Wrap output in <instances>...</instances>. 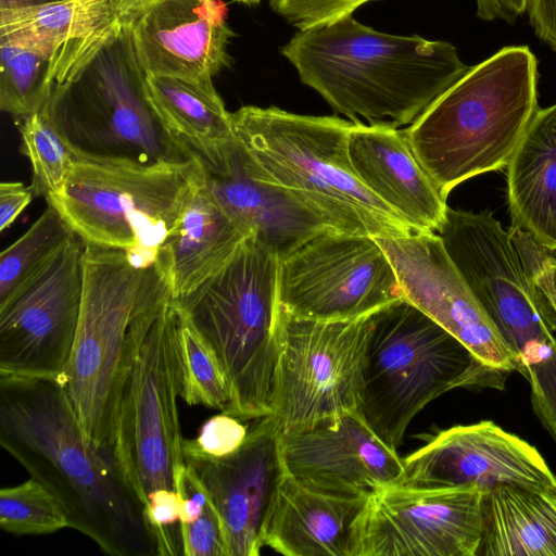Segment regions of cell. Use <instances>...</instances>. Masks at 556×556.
Listing matches in <instances>:
<instances>
[{
	"mask_svg": "<svg viewBox=\"0 0 556 556\" xmlns=\"http://www.w3.org/2000/svg\"><path fill=\"white\" fill-rule=\"evenodd\" d=\"M0 444L103 553L155 555L113 448L86 437L60 380L0 375Z\"/></svg>",
	"mask_w": 556,
	"mask_h": 556,
	"instance_id": "obj_1",
	"label": "cell"
},
{
	"mask_svg": "<svg viewBox=\"0 0 556 556\" xmlns=\"http://www.w3.org/2000/svg\"><path fill=\"white\" fill-rule=\"evenodd\" d=\"M280 53L352 122L414 123L468 70L447 41L382 33L348 15L298 30Z\"/></svg>",
	"mask_w": 556,
	"mask_h": 556,
	"instance_id": "obj_2",
	"label": "cell"
},
{
	"mask_svg": "<svg viewBox=\"0 0 556 556\" xmlns=\"http://www.w3.org/2000/svg\"><path fill=\"white\" fill-rule=\"evenodd\" d=\"M538 61L508 46L469 70L404 129L443 197L478 175L507 168L538 106Z\"/></svg>",
	"mask_w": 556,
	"mask_h": 556,
	"instance_id": "obj_3",
	"label": "cell"
},
{
	"mask_svg": "<svg viewBox=\"0 0 556 556\" xmlns=\"http://www.w3.org/2000/svg\"><path fill=\"white\" fill-rule=\"evenodd\" d=\"M231 123L262 178L326 216L339 231L375 238L417 232L354 174L348 153L353 122L244 105L231 113Z\"/></svg>",
	"mask_w": 556,
	"mask_h": 556,
	"instance_id": "obj_4",
	"label": "cell"
},
{
	"mask_svg": "<svg viewBox=\"0 0 556 556\" xmlns=\"http://www.w3.org/2000/svg\"><path fill=\"white\" fill-rule=\"evenodd\" d=\"M278 256L250 235L233 256L189 293L174 299L215 352L240 420L271 414L279 354Z\"/></svg>",
	"mask_w": 556,
	"mask_h": 556,
	"instance_id": "obj_5",
	"label": "cell"
},
{
	"mask_svg": "<svg viewBox=\"0 0 556 556\" xmlns=\"http://www.w3.org/2000/svg\"><path fill=\"white\" fill-rule=\"evenodd\" d=\"M363 371L362 417L397 450L415 416L455 388L503 390L510 372L481 362L406 299L371 315Z\"/></svg>",
	"mask_w": 556,
	"mask_h": 556,
	"instance_id": "obj_6",
	"label": "cell"
},
{
	"mask_svg": "<svg viewBox=\"0 0 556 556\" xmlns=\"http://www.w3.org/2000/svg\"><path fill=\"white\" fill-rule=\"evenodd\" d=\"M77 161L151 166L192 161L154 110L125 27L42 109Z\"/></svg>",
	"mask_w": 556,
	"mask_h": 556,
	"instance_id": "obj_7",
	"label": "cell"
},
{
	"mask_svg": "<svg viewBox=\"0 0 556 556\" xmlns=\"http://www.w3.org/2000/svg\"><path fill=\"white\" fill-rule=\"evenodd\" d=\"M177 397V311L167 293L132 325L116 401L113 450L143 506L155 490L176 491L186 469Z\"/></svg>",
	"mask_w": 556,
	"mask_h": 556,
	"instance_id": "obj_8",
	"label": "cell"
},
{
	"mask_svg": "<svg viewBox=\"0 0 556 556\" xmlns=\"http://www.w3.org/2000/svg\"><path fill=\"white\" fill-rule=\"evenodd\" d=\"M83 265L79 319L62 383L86 437L113 448L118 382L130 330L170 290L155 265L139 268L122 250L85 244Z\"/></svg>",
	"mask_w": 556,
	"mask_h": 556,
	"instance_id": "obj_9",
	"label": "cell"
},
{
	"mask_svg": "<svg viewBox=\"0 0 556 556\" xmlns=\"http://www.w3.org/2000/svg\"><path fill=\"white\" fill-rule=\"evenodd\" d=\"M200 178L194 160L151 166L76 161L46 200L85 244L122 250L146 269L155 265Z\"/></svg>",
	"mask_w": 556,
	"mask_h": 556,
	"instance_id": "obj_10",
	"label": "cell"
},
{
	"mask_svg": "<svg viewBox=\"0 0 556 556\" xmlns=\"http://www.w3.org/2000/svg\"><path fill=\"white\" fill-rule=\"evenodd\" d=\"M372 314L323 321L294 318L280 308L270 416L281 434L346 414L362 416L363 371Z\"/></svg>",
	"mask_w": 556,
	"mask_h": 556,
	"instance_id": "obj_11",
	"label": "cell"
},
{
	"mask_svg": "<svg viewBox=\"0 0 556 556\" xmlns=\"http://www.w3.org/2000/svg\"><path fill=\"white\" fill-rule=\"evenodd\" d=\"M277 295L287 315L323 321L357 319L404 298L375 237L331 229L279 260Z\"/></svg>",
	"mask_w": 556,
	"mask_h": 556,
	"instance_id": "obj_12",
	"label": "cell"
},
{
	"mask_svg": "<svg viewBox=\"0 0 556 556\" xmlns=\"http://www.w3.org/2000/svg\"><path fill=\"white\" fill-rule=\"evenodd\" d=\"M484 490L386 486L357 515L350 556H477Z\"/></svg>",
	"mask_w": 556,
	"mask_h": 556,
	"instance_id": "obj_13",
	"label": "cell"
},
{
	"mask_svg": "<svg viewBox=\"0 0 556 556\" xmlns=\"http://www.w3.org/2000/svg\"><path fill=\"white\" fill-rule=\"evenodd\" d=\"M84 247L76 237L0 305V375L63 381L81 306Z\"/></svg>",
	"mask_w": 556,
	"mask_h": 556,
	"instance_id": "obj_14",
	"label": "cell"
},
{
	"mask_svg": "<svg viewBox=\"0 0 556 556\" xmlns=\"http://www.w3.org/2000/svg\"><path fill=\"white\" fill-rule=\"evenodd\" d=\"M180 138L217 203L279 260L317 233L338 230L326 216L265 181L254 157L236 135L217 142Z\"/></svg>",
	"mask_w": 556,
	"mask_h": 556,
	"instance_id": "obj_15",
	"label": "cell"
},
{
	"mask_svg": "<svg viewBox=\"0 0 556 556\" xmlns=\"http://www.w3.org/2000/svg\"><path fill=\"white\" fill-rule=\"evenodd\" d=\"M376 239L395 269L404 299L484 364L508 372L520 370L516 354L468 287L438 233Z\"/></svg>",
	"mask_w": 556,
	"mask_h": 556,
	"instance_id": "obj_16",
	"label": "cell"
},
{
	"mask_svg": "<svg viewBox=\"0 0 556 556\" xmlns=\"http://www.w3.org/2000/svg\"><path fill=\"white\" fill-rule=\"evenodd\" d=\"M403 466L397 484L412 488H556V476L539 451L489 420L440 431L406 456Z\"/></svg>",
	"mask_w": 556,
	"mask_h": 556,
	"instance_id": "obj_17",
	"label": "cell"
},
{
	"mask_svg": "<svg viewBox=\"0 0 556 556\" xmlns=\"http://www.w3.org/2000/svg\"><path fill=\"white\" fill-rule=\"evenodd\" d=\"M222 519L228 556H257L270 506L283 473L281 432L258 418L241 446L220 458L187 459Z\"/></svg>",
	"mask_w": 556,
	"mask_h": 556,
	"instance_id": "obj_18",
	"label": "cell"
},
{
	"mask_svg": "<svg viewBox=\"0 0 556 556\" xmlns=\"http://www.w3.org/2000/svg\"><path fill=\"white\" fill-rule=\"evenodd\" d=\"M286 470L316 491L367 498L397 484L403 459L358 414H346L313 428L281 434Z\"/></svg>",
	"mask_w": 556,
	"mask_h": 556,
	"instance_id": "obj_19",
	"label": "cell"
},
{
	"mask_svg": "<svg viewBox=\"0 0 556 556\" xmlns=\"http://www.w3.org/2000/svg\"><path fill=\"white\" fill-rule=\"evenodd\" d=\"M223 0H157L125 25L146 74L213 79L232 62L236 36Z\"/></svg>",
	"mask_w": 556,
	"mask_h": 556,
	"instance_id": "obj_20",
	"label": "cell"
},
{
	"mask_svg": "<svg viewBox=\"0 0 556 556\" xmlns=\"http://www.w3.org/2000/svg\"><path fill=\"white\" fill-rule=\"evenodd\" d=\"M124 28L116 0H55L0 11V39L43 54L54 87L75 78Z\"/></svg>",
	"mask_w": 556,
	"mask_h": 556,
	"instance_id": "obj_21",
	"label": "cell"
},
{
	"mask_svg": "<svg viewBox=\"0 0 556 556\" xmlns=\"http://www.w3.org/2000/svg\"><path fill=\"white\" fill-rule=\"evenodd\" d=\"M348 153L363 185L415 231L440 229L446 198L418 162L404 130L386 122H353Z\"/></svg>",
	"mask_w": 556,
	"mask_h": 556,
	"instance_id": "obj_22",
	"label": "cell"
},
{
	"mask_svg": "<svg viewBox=\"0 0 556 556\" xmlns=\"http://www.w3.org/2000/svg\"><path fill=\"white\" fill-rule=\"evenodd\" d=\"M365 502L311 489L285 468L264 528V546L286 556H350L352 526Z\"/></svg>",
	"mask_w": 556,
	"mask_h": 556,
	"instance_id": "obj_23",
	"label": "cell"
},
{
	"mask_svg": "<svg viewBox=\"0 0 556 556\" xmlns=\"http://www.w3.org/2000/svg\"><path fill=\"white\" fill-rule=\"evenodd\" d=\"M249 236L213 198L201 175L155 263L173 299L220 269Z\"/></svg>",
	"mask_w": 556,
	"mask_h": 556,
	"instance_id": "obj_24",
	"label": "cell"
},
{
	"mask_svg": "<svg viewBox=\"0 0 556 556\" xmlns=\"http://www.w3.org/2000/svg\"><path fill=\"white\" fill-rule=\"evenodd\" d=\"M513 229L556 251V104L539 109L507 166Z\"/></svg>",
	"mask_w": 556,
	"mask_h": 556,
	"instance_id": "obj_25",
	"label": "cell"
},
{
	"mask_svg": "<svg viewBox=\"0 0 556 556\" xmlns=\"http://www.w3.org/2000/svg\"><path fill=\"white\" fill-rule=\"evenodd\" d=\"M477 556H556V488L485 489Z\"/></svg>",
	"mask_w": 556,
	"mask_h": 556,
	"instance_id": "obj_26",
	"label": "cell"
},
{
	"mask_svg": "<svg viewBox=\"0 0 556 556\" xmlns=\"http://www.w3.org/2000/svg\"><path fill=\"white\" fill-rule=\"evenodd\" d=\"M146 88L154 110L176 135L203 142L235 137L231 113L226 110L213 79L146 74Z\"/></svg>",
	"mask_w": 556,
	"mask_h": 556,
	"instance_id": "obj_27",
	"label": "cell"
},
{
	"mask_svg": "<svg viewBox=\"0 0 556 556\" xmlns=\"http://www.w3.org/2000/svg\"><path fill=\"white\" fill-rule=\"evenodd\" d=\"M76 237L61 214L48 204L36 222L0 254V305Z\"/></svg>",
	"mask_w": 556,
	"mask_h": 556,
	"instance_id": "obj_28",
	"label": "cell"
},
{
	"mask_svg": "<svg viewBox=\"0 0 556 556\" xmlns=\"http://www.w3.org/2000/svg\"><path fill=\"white\" fill-rule=\"evenodd\" d=\"M176 311L180 399L188 405H202L225 413L231 393L223 367L191 321L177 307Z\"/></svg>",
	"mask_w": 556,
	"mask_h": 556,
	"instance_id": "obj_29",
	"label": "cell"
},
{
	"mask_svg": "<svg viewBox=\"0 0 556 556\" xmlns=\"http://www.w3.org/2000/svg\"><path fill=\"white\" fill-rule=\"evenodd\" d=\"M54 85L49 60L27 46L0 39V109L16 117L41 111Z\"/></svg>",
	"mask_w": 556,
	"mask_h": 556,
	"instance_id": "obj_30",
	"label": "cell"
},
{
	"mask_svg": "<svg viewBox=\"0 0 556 556\" xmlns=\"http://www.w3.org/2000/svg\"><path fill=\"white\" fill-rule=\"evenodd\" d=\"M22 152L31 166V188L45 198L58 192L77 161L72 149L59 134L47 113L18 117Z\"/></svg>",
	"mask_w": 556,
	"mask_h": 556,
	"instance_id": "obj_31",
	"label": "cell"
},
{
	"mask_svg": "<svg viewBox=\"0 0 556 556\" xmlns=\"http://www.w3.org/2000/svg\"><path fill=\"white\" fill-rule=\"evenodd\" d=\"M0 527L13 535H46L70 528L58 498L39 481L0 490Z\"/></svg>",
	"mask_w": 556,
	"mask_h": 556,
	"instance_id": "obj_32",
	"label": "cell"
},
{
	"mask_svg": "<svg viewBox=\"0 0 556 556\" xmlns=\"http://www.w3.org/2000/svg\"><path fill=\"white\" fill-rule=\"evenodd\" d=\"M509 231L540 309L556 331V251L538 243L522 230L509 228Z\"/></svg>",
	"mask_w": 556,
	"mask_h": 556,
	"instance_id": "obj_33",
	"label": "cell"
},
{
	"mask_svg": "<svg viewBox=\"0 0 556 556\" xmlns=\"http://www.w3.org/2000/svg\"><path fill=\"white\" fill-rule=\"evenodd\" d=\"M239 420L225 413L205 420L197 438L184 439L185 460L220 458L236 452L243 443L249 431Z\"/></svg>",
	"mask_w": 556,
	"mask_h": 556,
	"instance_id": "obj_34",
	"label": "cell"
},
{
	"mask_svg": "<svg viewBox=\"0 0 556 556\" xmlns=\"http://www.w3.org/2000/svg\"><path fill=\"white\" fill-rule=\"evenodd\" d=\"M180 494L174 490L159 489L151 492L143 506L146 526L155 546V555L174 556L182 554L179 526Z\"/></svg>",
	"mask_w": 556,
	"mask_h": 556,
	"instance_id": "obj_35",
	"label": "cell"
},
{
	"mask_svg": "<svg viewBox=\"0 0 556 556\" xmlns=\"http://www.w3.org/2000/svg\"><path fill=\"white\" fill-rule=\"evenodd\" d=\"M270 9L299 30L332 23L352 15L377 0H268Z\"/></svg>",
	"mask_w": 556,
	"mask_h": 556,
	"instance_id": "obj_36",
	"label": "cell"
},
{
	"mask_svg": "<svg viewBox=\"0 0 556 556\" xmlns=\"http://www.w3.org/2000/svg\"><path fill=\"white\" fill-rule=\"evenodd\" d=\"M179 526L184 555L228 556L224 526L211 498L194 522Z\"/></svg>",
	"mask_w": 556,
	"mask_h": 556,
	"instance_id": "obj_37",
	"label": "cell"
},
{
	"mask_svg": "<svg viewBox=\"0 0 556 556\" xmlns=\"http://www.w3.org/2000/svg\"><path fill=\"white\" fill-rule=\"evenodd\" d=\"M35 192L21 181L0 184V231L9 228L30 203Z\"/></svg>",
	"mask_w": 556,
	"mask_h": 556,
	"instance_id": "obj_38",
	"label": "cell"
},
{
	"mask_svg": "<svg viewBox=\"0 0 556 556\" xmlns=\"http://www.w3.org/2000/svg\"><path fill=\"white\" fill-rule=\"evenodd\" d=\"M527 12L535 35L556 53V0H529Z\"/></svg>",
	"mask_w": 556,
	"mask_h": 556,
	"instance_id": "obj_39",
	"label": "cell"
},
{
	"mask_svg": "<svg viewBox=\"0 0 556 556\" xmlns=\"http://www.w3.org/2000/svg\"><path fill=\"white\" fill-rule=\"evenodd\" d=\"M529 0H476L477 16L483 21L513 24L528 10Z\"/></svg>",
	"mask_w": 556,
	"mask_h": 556,
	"instance_id": "obj_40",
	"label": "cell"
},
{
	"mask_svg": "<svg viewBox=\"0 0 556 556\" xmlns=\"http://www.w3.org/2000/svg\"><path fill=\"white\" fill-rule=\"evenodd\" d=\"M157 0H116L119 13L126 25L138 12Z\"/></svg>",
	"mask_w": 556,
	"mask_h": 556,
	"instance_id": "obj_41",
	"label": "cell"
},
{
	"mask_svg": "<svg viewBox=\"0 0 556 556\" xmlns=\"http://www.w3.org/2000/svg\"><path fill=\"white\" fill-rule=\"evenodd\" d=\"M55 0H0L1 10H12L48 3Z\"/></svg>",
	"mask_w": 556,
	"mask_h": 556,
	"instance_id": "obj_42",
	"label": "cell"
},
{
	"mask_svg": "<svg viewBox=\"0 0 556 556\" xmlns=\"http://www.w3.org/2000/svg\"><path fill=\"white\" fill-rule=\"evenodd\" d=\"M239 3L247 4V5H255L261 2V0H236Z\"/></svg>",
	"mask_w": 556,
	"mask_h": 556,
	"instance_id": "obj_43",
	"label": "cell"
}]
</instances>
